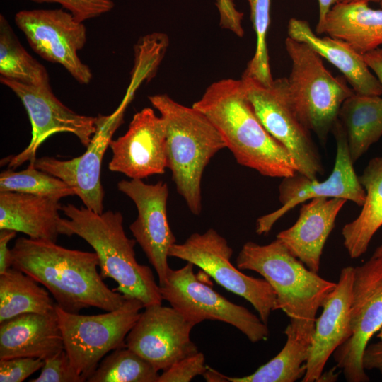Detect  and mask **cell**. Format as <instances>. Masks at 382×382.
<instances>
[{
    "mask_svg": "<svg viewBox=\"0 0 382 382\" xmlns=\"http://www.w3.org/2000/svg\"><path fill=\"white\" fill-rule=\"evenodd\" d=\"M64 349L56 310L24 313L0 323V360L15 357L44 360Z\"/></svg>",
    "mask_w": 382,
    "mask_h": 382,
    "instance_id": "obj_21",
    "label": "cell"
},
{
    "mask_svg": "<svg viewBox=\"0 0 382 382\" xmlns=\"http://www.w3.org/2000/svg\"><path fill=\"white\" fill-rule=\"evenodd\" d=\"M44 360L40 358L15 357L0 360L1 382H22L41 369Z\"/></svg>",
    "mask_w": 382,
    "mask_h": 382,
    "instance_id": "obj_36",
    "label": "cell"
},
{
    "mask_svg": "<svg viewBox=\"0 0 382 382\" xmlns=\"http://www.w3.org/2000/svg\"><path fill=\"white\" fill-rule=\"evenodd\" d=\"M30 161L26 169L15 171L8 168L0 174V192H16L58 199L76 195L74 190L62 180L37 169Z\"/></svg>",
    "mask_w": 382,
    "mask_h": 382,
    "instance_id": "obj_31",
    "label": "cell"
},
{
    "mask_svg": "<svg viewBox=\"0 0 382 382\" xmlns=\"http://www.w3.org/2000/svg\"><path fill=\"white\" fill-rule=\"evenodd\" d=\"M109 146L112 151L109 170L131 179L161 175L167 168L165 122L150 108L135 113L126 133L111 139Z\"/></svg>",
    "mask_w": 382,
    "mask_h": 382,
    "instance_id": "obj_18",
    "label": "cell"
},
{
    "mask_svg": "<svg viewBox=\"0 0 382 382\" xmlns=\"http://www.w3.org/2000/svg\"><path fill=\"white\" fill-rule=\"evenodd\" d=\"M55 310L48 290L30 275L13 267L0 274V323L24 313Z\"/></svg>",
    "mask_w": 382,
    "mask_h": 382,
    "instance_id": "obj_27",
    "label": "cell"
},
{
    "mask_svg": "<svg viewBox=\"0 0 382 382\" xmlns=\"http://www.w3.org/2000/svg\"><path fill=\"white\" fill-rule=\"evenodd\" d=\"M61 210L69 218L62 219V234L76 235L93 248L100 274L103 279L111 278L117 282L115 291L140 300L144 307L162 303L159 284L151 268L137 262V241L126 236L120 212L109 210L98 214L71 204Z\"/></svg>",
    "mask_w": 382,
    "mask_h": 382,
    "instance_id": "obj_4",
    "label": "cell"
},
{
    "mask_svg": "<svg viewBox=\"0 0 382 382\" xmlns=\"http://www.w3.org/2000/svg\"><path fill=\"white\" fill-rule=\"evenodd\" d=\"M117 189L136 205L137 217L129 229L156 270L161 285L170 269V249L176 243L167 216L168 185L163 181L146 184L140 179L122 180Z\"/></svg>",
    "mask_w": 382,
    "mask_h": 382,
    "instance_id": "obj_16",
    "label": "cell"
},
{
    "mask_svg": "<svg viewBox=\"0 0 382 382\" xmlns=\"http://www.w3.org/2000/svg\"><path fill=\"white\" fill-rule=\"evenodd\" d=\"M0 82L10 88L25 107L32 126V137L28 146L15 156L6 157L1 165L15 169L24 162L35 161L40 146L59 132L74 134L88 147L97 132L98 117L78 114L63 104L53 93L50 85L21 83L0 77Z\"/></svg>",
    "mask_w": 382,
    "mask_h": 382,
    "instance_id": "obj_12",
    "label": "cell"
},
{
    "mask_svg": "<svg viewBox=\"0 0 382 382\" xmlns=\"http://www.w3.org/2000/svg\"><path fill=\"white\" fill-rule=\"evenodd\" d=\"M195 325L172 306L150 305L144 307L127 334L126 347L158 371H165L199 352L190 338Z\"/></svg>",
    "mask_w": 382,
    "mask_h": 382,
    "instance_id": "obj_15",
    "label": "cell"
},
{
    "mask_svg": "<svg viewBox=\"0 0 382 382\" xmlns=\"http://www.w3.org/2000/svg\"><path fill=\"white\" fill-rule=\"evenodd\" d=\"M380 7L382 8V0H379L378 1Z\"/></svg>",
    "mask_w": 382,
    "mask_h": 382,
    "instance_id": "obj_46",
    "label": "cell"
},
{
    "mask_svg": "<svg viewBox=\"0 0 382 382\" xmlns=\"http://www.w3.org/2000/svg\"><path fill=\"white\" fill-rule=\"evenodd\" d=\"M149 99L165 122L166 163L176 190L190 211L199 215L204 170L226 144L209 118L193 106L183 105L165 93Z\"/></svg>",
    "mask_w": 382,
    "mask_h": 382,
    "instance_id": "obj_5",
    "label": "cell"
},
{
    "mask_svg": "<svg viewBox=\"0 0 382 382\" xmlns=\"http://www.w3.org/2000/svg\"><path fill=\"white\" fill-rule=\"evenodd\" d=\"M144 308L140 300L127 298L114 311L86 316L65 311L56 304L64 349L86 381L109 352L126 347V337Z\"/></svg>",
    "mask_w": 382,
    "mask_h": 382,
    "instance_id": "obj_7",
    "label": "cell"
},
{
    "mask_svg": "<svg viewBox=\"0 0 382 382\" xmlns=\"http://www.w3.org/2000/svg\"><path fill=\"white\" fill-rule=\"evenodd\" d=\"M318 2L319 17L316 28H318L322 25L332 7L337 3V0H318Z\"/></svg>",
    "mask_w": 382,
    "mask_h": 382,
    "instance_id": "obj_40",
    "label": "cell"
},
{
    "mask_svg": "<svg viewBox=\"0 0 382 382\" xmlns=\"http://www.w3.org/2000/svg\"><path fill=\"white\" fill-rule=\"evenodd\" d=\"M233 250L216 230L194 233L183 243H175L169 257L199 267L225 289L250 302L263 323L267 324L271 313L277 310L276 294L264 278L243 273L231 263Z\"/></svg>",
    "mask_w": 382,
    "mask_h": 382,
    "instance_id": "obj_10",
    "label": "cell"
},
{
    "mask_svg": "<svg viewBox=\"0 0 382 382\" xmlns=\"http://www.w3.org/2000/svg\"><path fill=\"white\" fill-rule=\"evenodd\" d=\"M331 132L336 140L337 151L335 165L329 177L319 181L297 173L282 178L279 186V199L282 206L257 219L255 231L257 234H267L286 213L298 204L314 198H340L362 206L366 192L354 170L345 132L338 119Z\"/></svg>",
    "mask_w": 382,
    "mask_h": 382,
    "instance_id": "obj_14",
    "label": "cell"
},
{
    "mask_svg": "<svg viewBox=\"0 0 382 382\" xmlns=\"http://www.w3.org/2000/svg\"><path fill=\"white\" fill-rule=\"evenodd\" d=\"M158 371L132 349L112 350L99 363L88 382H158Z\"/></svg>",
    "mask_w": 382,
    "mask_h": 382,
    "instance_id": "obj_30",
    "label": "cell"
},
{
    "mask_svg": "<svg viewBox=\"0 0 382 382\" xmlns=\"http://www.w3.org/2000/svg\"><path fill=\"white\" fill-rule=\"evenodd\" d=\"M98 266L95 252L69 249L49 241L21 237L11 249V267L43 285L56 304L69 313L91 307L112 311L126 301L105 284Z\"/></svg>",
    "mask_w": 382,
    "mask_h": 382,
    "instance_id": "obj_1",
    "label": "cell"
},
{
    "mask_svg": "<svg viewBox=\"0 0 382 382\" xmlns=\"http://www.w3.org/2000/svg\"><path fill=\"white\" fill-rule=\"evenodd\" d=\"M364 59L382 86V47L364 54Z\"/></svg>",
    "mask_w": 382,
    "mask_h": 382,
    "instance_id": "obj_39",
    "label": "cell"
},
{
    "mask_svg": "<svg viewBox=\"0 0 382 382\" xmlns=\"http://www.w3.org/2000/svg\"><path fill=\"white\" fill-rule=\"evenodd\" d=\"M59 199L16 192H0V230L55 242L62 234Z\"/></svg>",
    "mask_w": 382,
    "mask_h": 382,
    "instance_id": "obj_23",
    "label": "cell"
},
{
    "mask_svg": "<svg viewBox=\"0 0 382 382\" xmlns=\"http://www.w3.org/2000/svg\"><path fill=\"white\" fill-rule=\"evenodd\" d=\"M347 200L314 198L303 203L296 221L276 238L309 270L318 272L325 242Z\"/></svg>",
    "mask_w": 382,
    "mask_h": 382,
    "instance_id": "obj_20",
    "label": "cell"
},
{
    "mask_svg": "<svg viewBox=\"0 0 382 382\" xmlns=\"http://www.w3.org/2000/svg\"><path fill=\"white\" fill-rule=\"evenodd\" d=\"M192 106L214 125L238 164L271 178L298 173L291 155L259 120L241 79L212 83Z\"/></svg>",
    "mask_w": 382,
    "mask_h": 382,
    "instance_id": "obj_2",
    "label": "cell"
},
{
    "mask_svg": "<svg viewBox=\"0 0 382 382\" xmlns=\"http://www.w3.org/2000/svg\"><path fill=\"white\" fill-rule=\"evenodd\" d=\"M372 257H382V243L376 248L375 251L374 252Z\"/></svg>",
    "mask_w": 382,
    "mask_h": 382,
    "instance_id": "obj_44",
    "label": "cell"
},
{
    "mask_svg": "<svg viewBox=\"0 0 382 382\" xmlns=\"http://www.w3.org/2000/svg\"><path fill=\"white\" fill-rule=\"evenodd\" d=\"M285 345L281 351L253 374L242 377H229L228 382H294L303 378L310 344L300 340L287 325Z\"/></svg>",
    "mask_w": 382,
    "mask_h": 382,
    "instance_id": "obj_28",
    "label": "cell"
},
{
    "mask_svg": "<svg viewBox=\"0 0 382 382\" xmlns=\"http://www.w3.org/2000/svg\"><path fill=\"white\" fill-rule=\"evenodd\" d=\"M284 44L291 62L286 79L292 103L304 125L325 143L342 103L354 91L343 76H334L308 45L289 37Z\"/></svg>",
    "mask_w": 382,
    "mask_h": 382,
    "instance_id": "obj_6",
    "label": "cell"
},
{
    "mask_svg": "<svg viewBox=\"0 0 382 382\" xmlns=\"http://www.w3.org/2000/svg\"><path fill=\"white\" fill-rule=\"evenodd\" d=\"M187 262L178 270L170 267L160 286L163 300L196 325L205 320H219L237 328L251 342L267 339L270 331L259 316L230 301L195 274Z\"/></svg>",
    "mask_w": 382,
    "mask_h": 382,
    "instance_id": "obj_9",
    "label": "cell"
},
{
    "mask_svg": "<svg viewBox=\"0 0 382 382\" xmlns=\"http://www.w3.org/2000/svg\"><path fill=\"white\" fill-rule=\"evenodd\" d=\"M337 119L354 163L382 136V98L354 92L342 103Z\"/></svg>",
    "mask_w": 382,
    "mask_h": 382,
    "instance_id": "obj_26",
    "label": "cell"
},
{
    "mask_svg": "<svg viewBox=\"0 0 382 382\" xmlns=\"http://www.w3.org/2000/svg\"><path fill=\"white\" fill-rule=\"evenodd\" d=\"M124 108L109 116L98 115L97 132L86 151L80 156L62 161L43 156L35 159V167L54 175L69 185L85 207L103 212L104 190L101 184V165L115 131L121 124Z\"/></svg>",
    "mask_w": 382,
    "mask_h": 382,
    "instance_id": "obj_17",
    "label": "cell"
},
{
    "mask_svg": "<svg viewBox=\"0 0 382 382\" xmlns=\"http://www.w3.org/2000/svg\"><path fill=\"white\" fill-rule=\"evenodd\" d=\"M359 180L366 197L359 214L342 229L343 244L351 258L363 255L382 226V156L371 159Z\"/></svg>",
    "mask_w": 382,
    "mask_h": 382,
    "instance_id": "obj_25",
    "label": "cell"
},
{
    "mask_svg": "<svg viewBox=\"0 0 382 382\" xmlns=\"http://www.w3.org/2000/svg\"><path fill=\"white\" fill-rule=\"evenodd\" d=\"M335 369H331L328 372L322 373L317 381H335L338 374L335 373Z\"/></svg>",
    "mask_w": 382,
    "mask_h": 382,
    "instance_id": "obj_42",
    "label": "cell"
},
{
    "mask_svg": "<svg viewBox=\"0 0 382 382\" xmlns=\"http://www.w3.org/2000/svg\"><path fill=\"white\" fill-rule=\"evenodd\" d=\"M288 37L308 45L343 75L356 93L381 96L382 86L367 66L364 56L347 42L330 36L320 37L308 21L291 18L287 25Z\"/></svg>",
    "mask_w": 382,
    "mask_h": 382,
    "instance_id": "obj_22",
    "label": "cell"
},
{
    "mask_svg": "<svg viewBox=\"0 0 382 382\" xmlns=\"http://www.w3.org/2000/svg\"><path fill=\"white\" fill-rule=\"evenodd\" d=\"M370 1L378 2L379 0H337V3H344V4L359 3V2L369 4V2Z\"/></svg>",
    "mask_w": 382,
    "mask_h": 382,
    "instance_id": "obj_43",
    "label": "cell"
},
{
    "mask_svg": "<svg viewBox=\"0 0 382 382\" xmlns=\"http://www.w3.org/2000/svg\"><path fill=\"white\" fill-rule=\"evenodd\" d=\"M14 21L39 56L62 65L79 83L91 82V70L78 56L87 39L83 22L62 8L20 11Z\"/></svg>",
    "mask_w": 382,
    "mask_h": 382,
    "instance_id": "obj_13",
    "label": "cell"
},
{
    "mask_svg": "<svg viewBox=\"0 0 382 382\" xmlns=\"http://www.w3.org/2000/svg\"><path fill=\"white\" fill-rule=\"evenodd\" d=\"M0 74L28 85L50 83L45 67L23 47L3 14L0 15Z\"/></svg>",
    "mask_w": 382,
    "mask_h": 382,
    "instance_id": "obj_29",
    "label": "cell"
},
{
    "mask_svg": "<svg viewBox=\"0 0 382 382\" xmlns=\"http://www.w3.org/2000/svg\"><path fill=\"white\" fill-rule=\"evenodd\" d=\"M316 33L342 40L364 55L382 47V8L363 2L337 3Z\"/></svg>",
    "mask_w": 382,
    "mask_h": 382,
    "instance_id": "obj_24",
    "label": "cell"
},
{
    "mask_svg": "<svg viewBox=\"0 0 382 382\" xmlns=\"http://www.w3.org/2000/svg\"><path fill=\"white\" fill-rule=\"evenodd\" d=\"M207 381L211 382H224L226 379L223 374L213 369L212 368L207 366V370L202 375Z\"/></svg>",
    "mask_w": 382,
    "mask_h": 382,
    "instance_id": "obj_41",
    "label": "cell"
},
{
    "mask_svg": "<svg viewBox=\"0 0 382 382\" xmlns=\"http://www.w3.org/2000/svg\"><path fill=\"white\" fill-rule=\"evenodd\" d=\"M354 267L342 269L335 288L316 319L302 382L317 381L334 352L352 335L351 301Z\"/></svg>",
    "mask_w": 382,
    "mask_h": 382,
    "instance_id": "obj_19",
    "label": "cell"
},
{
    "mask_svg": "<svg viewBox=\"0 0 382 382\" xmlns=\"http://www.w3.org/2000/svg\"><path fill=\"white\" fill-rule=\"evenodd\" d=\"M207 370L203 353L198 352L183 358L159 375L158 382H189Z\"/></svg>",
    "mask_w": 382,
    "mask_h": 382,
    "instance_id": "obj_34",
    "label": "cell"
},
{
    "mask_svg": "<svg viewBox=\"0 0 382 382\" xmlns=\"http://www.w3.org/2000/svg\"><path fill=\"white\" fill-rule=\"evenodd\" d=\"M377 337L379 339V340H382V328H381V330L377 332Z\"/></svg>",
    "mask_w": 382,
    "mask_h": 382,
    "instance_id": "obj_45",
    "label": "cell"
},
{
    "mask_svg": "<svg viewBox=\"0 0 382 382\" xmlns=\"http://www.w3.org/2000/svg\"><path fill=\"white\" fill-rule=\"evenodd\" d=\"M86 379L73 366L64 349L44 359L38 377L30 382H83Z\"/></svg>",
    "mask_w": 382,
    "mask_h": 382,
    "instance_id": "obj_33",
    "label": "cell"
},
{
    "mask_svg": "<svg viewBox=\"0 0 382 382\" xmlns=\"http://www.w3.org/2000/svg\"><path fill=\"white\" fill-rule=\"evenodd\" d=\"M247 97L265 129L291 155L298 173L318 179L324 173L311 131L300 120L292 103L286 77L267 86L242 76Z\"/></svg>",
    "mask_w": 382,
    "mask_h": 382,
    "instance_id": "obj_8",
    "label": "cell"
},
{
    "mask_svg": "<svg viewBox=\"0 0 382 382\" xmlns=\"http://www.w3.org/2000/svg\"><path fill=\"white\" fill-rule=\"evenodd\" d=\"M16 236V231L9 229L0 230V274L11 267V249L8 243Z\"/></svg>",
    "mask_w": 382,
    "mask_h": 382,
    "instance_id": "obj_38",
    "label": "cell"
},
{
    "mask_svg": "<svg viewBox=\"0 0 382 382\" xmlns=\"http://www.w3.org/2000/svg\"><path fill=\"white\" fill-rule=\"evenodd\" d=\"M250 19L256 36L255 50L242 76L251 78L267 86L273 81L267 45L270 24L271 0H248Z\"/></svg>",
    "mask_w": 382,
    "mask_h": 382,
    "instance_id": "obj_32",
    "label": "cell"
},
{
    "mask_svg": "<svg viewBox=\"0 0 382 382\" xmlns=\"http://www.w3.org/2000/svg\"><path fill=\"white\" fill-rule=\"evenodd\" d=\"M362 363L365 370H377L382 375V340L366 346Z\"/></svg>",
    "mask_w": 382,
    "mask_h": 382,
    "instance_id": "obj_37",
    "label": "cell"
},
{
    "mask_svg": "<svg viewBox=\"0 0 382 382\" xmlns=\"http://www.w3.org/2000/svg\"><path fill=\"white\" fill-rule=\"evenodd\" d=\"M352 335L333 353L336 366L348 382H367L364 350L382 328V257L354 267L351 301Z\"/></svg>",
    "mask_w": 382,
    "mask_h": 382,
    "instance_id": "obj_11",
    "label": "cell"
},
{
    "mask_svg": "<svg viewBox=\"0 0 382 382\" xmlns=\"http://www.w3.org/2000/svg\"><path fill=\"white\" fill-rule=\"evenodd\" d=\"M35 3H55L69 11L79 21L98 17L110 11L115 6L112 0H28Z\"/></svg>",
    "mask_w": 382,
    "mask_h": 382,
    "instance_id": "obj_35",
    "label": "cell"
},
{
    "mask_svg": "<svg viewBox=\"0 0 382 382\" xmlns=\"http://www.w3.org/2000/svg\"><path fill=\"white\" fill-rule=\"evenodd\" d=\"M241 270L260 274L276 294L277 310L289 318L288 325L301 340L311 343L316 313L337 282L309 270L277 238L266 245L246 242L236 261Z\"/></svg>",
    "mask_w": 382,
    "mask_h": 382,
    "instance_id": "obj_3",
    "label": "cell"
}]
</instances>
